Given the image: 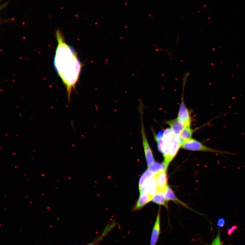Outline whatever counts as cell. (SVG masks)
Returning <instances> with one entry per match:
<instances>
[{
    "mask_svg": "<svg viewBox=\"0 0 245 245\" xmlns=\"http://www.w3.org/2000/svg\"><path fill=\"white\" fill-rule=\"evenodd\" d=\"M56 35L58 45L54 59V66L66 87L69 102L72 91L78 81L82 65L75 50L66 43L60 30H56Z\"/></svg>",
    "mask_w": 245,
    "mask_h": 245,
    "instance_id": "obj_1",
    "label": "cell"
},
{
    "mask_svg": "<svg viewBox=\"0 0 245 245\" xmlns=\"http://www.w3.org/2000/svg\"><path fill=\"white\" fill-rule=\"evenodd\" d=\"M163 140L161 153L164 157L163 163L168 168L181 148V141L180 137L175 135L170 128L164 131Z\"/></svg>",
    "mask_w": 245,
    "mask_h": 245,
    "instance_id": "obj_2",
    "label": "cell"
},
{
    "mask_svg": "<svg viewBox=\"0 0 245 245\" xmlns=\"http://www.w3.org/2000/svg\"><path fill=\"white\" fill-rule=\"evenodd\" d=\"M181 148L183 149L187 150L211 152L222 155L227 154L235 155H237L235 153L216 150L208 147L207 146L203 145L200 142L192 138L183 142L181 144Z\"/></svg>",
    "mask_w": 245,
    "mask_h": 245,
    "instance_id": "obj_3",
    "label": "cell"
},
{
    "mask_svg": "<svg viewBox=\"0 0 245 245\" xmlns=\"http://www.w3.org/2000/svg\"><path fill=\"white\" fill-rule=\"evenodd\" d=\"M140 109L141 115L142 141H143V148L146 163L148 167L155 162V160L151 148L150 147L147 137H146L145 129L144 128L143 121V107L140 106Z\"/></svg>",
    "mask_w": 245,
    "mask_h": 245,
    "instance_id": "obj_4",
    "label": "cell"
},
{
    "mask_svg": "<svg viewBox=\"0 0 245 245\" xmlns=\"http://www.w3.org/2000/svg\"><path fill=\"white\" fill-rule=\"evenodd\" d=\"M167 123L170 126V130L174 135L178 136H180L183 129L188 125L185 122L178 117L168 121Z\"/></svg>",
    "mask_w": 245,
    "mask_h": 245,
    "instance_id": "obj_5",
    "label": "cell"
},
{
    "mask_svg": "<svg viewBox=\"0 0 245 245\" xmlns=\"http://www.w3.org/2000/svg\"><path fill=\"white\" fill-rule=\"evenodd\" d=\"M140 194L147 193L153 197L158 191L156 179L155 177L146 182L139 188Z\"/></svg>",
    "mask_w": 245,
    "mask_h": 245,
    "instance_id": "obj_6",
    "label": "cell"
},
{
    "mask_svg": "<svg viewBox=\"0 0 245 245\" xmlns=\"http://www.w3.org/2000/svg\"><path fill=\"white\" fill-rule=\"evenodd\" d=\"M160 220V211L159 210L157 216L156 222L152 230L150 245H156L158 241L161 233Z\"/></svg>",
    "mask_w": 245,
    "mask_h": 245,
    "instance_id": "obj_7",
    "label": "cell"
},
{
    "mask_svg": "<svg viewBox=\"0 0 245 245\" xmlns=\"http://www.w3.org/2000/svg\"><path fill=\"white\" fill-rule=\"evenodd\" d=\"M167 170H163L155 174L158 191H164L167 187L168 182Z\"/></svg>",
    "mask_w": 245,
    "mask_h": 245,
    "instance_id": "obj_8",
    "label": "cell"
},
{
    "mask_svg": "<svg viewBox=\"0 0 245 245\" xmlns=\"http://www.w3.org/2000/svg\"><path fill=\"white\" fill-rule=\"evenodd\" d=\"M187 125H191V117L188 110L185 105L184 102L183 100L181 101L178 111V117Z\"/></svg>",
    "mask_w": 245,
    "mask_h": 245,
    "instance_id": "obj_9",
    "label": "cell"
},
{
    "mask_svg": "<svg viewBox=\"0 0 245 245\" xmlns=\"http://www.w3.org/2000/svg\"><path fill=\"white\" fill-rule=\"evenodd\" d=\"M152 197L147 193L140 194L138 199L133 207V211H139L152 201Z\"/></svg>",
    "mask_w": 245,
    "mask_h": 245,
    "instance_id": "obj_10",
    "label": "cell"
},
{
    "mask_svg": "<svg viewBox=\"0 0 245 245\" xmlns=\"http://www.w3.org/2000/svg\"><path fill=\"white\" fill-rule=\"evenodd\" d=\"M164 194L166 202L172 201L177 203L183 204L177 198L173 191L168 185L164 190Z\"/></svg>",
    "mask_w": 245,
    "mask_h": 245,
    "instance_id": "obj_11",
    "label": "cell"
},
{
    "mask_svg": "<svg viewBox=\"0 0 245 245\" xmlns=\"http://www.w3.org/2000/svg\"><path fill=\"white\" fill-rule=\"evenodd\" d=\"M152 201L157 204L167 207L163 191H157L156 193L153 196Z\"/></svg>",
    "mask_w": 245,
    "mask_h": 245,
    "instance_id": "obj_12",
    "label": "cell"
},
{
    "mask_svg": "<svg viewBox=\"0 0 245 245\" xmlns=\"http://www.w3.org/2000/svg\"><path fill=\"white\" fill-rule=\"evenodd\" d=\"M194 130L191 128V125H189L186 127L179 136L181 141V144L183 142L192 138Z\"/></svg>",
    "mask_w": 245,
    "mask_h": 245,
    "instance_id": "obj_13",
    "label": "cell"
},
{
    "mask_svg": "<svg viewBox=\"0 0 245 245\" xmlns=\"http://www.w3.org/2000/svg\"><path fill=\"white\" fill-rule=\"evenodd\" d=\"M168 168L163 162L162 163L154 162L148 167V170L155 174L161 170H167Z\"/></svg>",
    "mask_w": 245,
    "mask_h": 245,
    "instance_id": "obj_14",
    "label": "cell"
},
{
    "mask_svg": "<svg viewBox=\"0 0 245 245\" xmlns=\"http://www.w3.org/2000/svg\"><path fill=\"white\" fill-rule=\"evenodd\" d=\"M155 174L149 170H147L142 174L139 179V188H140L144 183L154 178Z\"/></svg>",
    "mask_w": 245,
    "mask_h": 245,
    "instance_id": "obj_15",
    "label": "cell"
},
{
    "mask_svg": "<svg viewBox=\"0 0 245 245\" xmlns=\"http://www.w3.org/2000/svg\"><path fill=\"white\" fill-rule=\"evenodd\" d=\"M211 245H221V244L220 236L218 234L217 236L215 238Z\"/></svg>",
    "mask_w": 245,
    "mask_h": 245,
    "instance_id": "obj_16",
    "label": "cell"
},
{
    "mask_svg": "<svg viewBox=\"0 0 245 245\" xmlns=\"http://www.w3.org/2000/svg\"><path fill=\"white\" fill-rule=\"evenodd\" d=\"M225 223V220L224 218H218L217 223L218 226L220 227H222L224 226Z\"/></svg>",
    "mask_w": 245,
    "mask_h": 245,
    "instance_id": "obj_17",
    "label": "cell"
},
{
    "mask_svg": "<svg viewBox=\"0 0 245 245\" xmlns=\"http://www.w3.org/2000/svg\"><path fill=\"white\" fill-rule=\"evenodd\" d=\"M9 1H8L6 2L5 3L2 4V5L1 6V8H0V9L1 10L2 9H4L6 7V6L8 5L9 4Z\"/></svg>",
    "mask_w": 245,
    "mask_h": 245,
    "instance_id": "obj_18",
    "label": "cell"
},
{
    "mask_svg": "<svg viewBox=\"0 0 245 245\" xmlns=\"http://www.w3.org/2000/svg\"><path fill=\"white\" fill-rule=\"evenodd\" d=\"M234 231V230L231 228L229 229L228 231V234L231 235L233 232Z\"/></svg>",
    "mask_w": 245,
    "mask_h": 245,
    "instance_id": "obj_19",
    "label": "cell"
},
{
    "mask_svg": "<svg viewBox=\"0 0 245 245\" xmlns=\"http://www.w3.org/2000/svg\"><path fill=\"white\" fill-rule=\"evenodd\" d=\"M231 228L232 229H233L234 230H235L236 229H237V227L236 226H232L231 227Z\"/></svg>",
    "mask_w": 245,
    "mask_h": 245,
    "instance_id": "obj_20",
    "label": "cell"
},
{
    "mask_svg": "<svg viewBox=\"0 0 245 245\" xmlns=\"http://www.w3.org/2000/svg\"><path fill=\"white\" fill-rule=\"evenodd\" d=\"M3 1V0H1V1Z\"/></svg>",
    "mask_w": 245,
    "mask_h": 245,
    "instance_id": "obj_21",
    "label": "cell"
}]
</instances>
